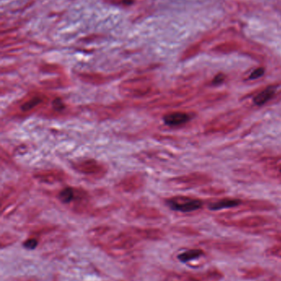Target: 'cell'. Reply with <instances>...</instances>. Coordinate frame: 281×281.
Instances as JSON below:
<instances>
[{
    "mask_svg": "<svg viewBox=\"0 0 281 281\" xmlns=\"http://www.w3.org/2000/svg\"><path fill=\"white\" fill-rule=\"evenodd\" d=\"M266 167L270 176L281 180V157L272 159V161H268Z\"/></svg>",
    "mask_w": 281,
    "mask_h": 281,
    "instance_id": "cell-15",
    "label": "cell"
},
{
    "mask_svg": "<svg viewBox=\"0 0 281 281\" xmlns=\"http://www.w3.org/2000/svg\"><path fill=\"white\" fill-rule=\"evenodd\" d=\"M146 182L144 174L142 173H132L123 177L116 184V189L119 193H134L143 188Z\"/></svg>",
    "mask_w": 281,
    "mask_h": 281,
    "instance_id": "cell-6",
    "label": "cell"
},
{
    "mask_svg": "<svg viewBox=\"0 0 281 281\" xmlns=\"http://www.w3.org/2000/svg\"><path fill=\"white\" fill-rule=\"evenodd\" d=\"M266 254L268 257L280 258L281 259V245H274L266 249Z\"/></svg>",
    "mask_w": 281,
    "mask_h": 281,
    "instance_id": "cell-20",
    "label": "cell"
},
{
    "mask_svg": "<svg viewBox=\"0 0 281 281\" xmlns=\"http://www.w3.org/2000/svg\"><path fill=\"white\" fill-rule=\"evenodd\" d=\"M38 241L34 240V239H30V240H26V241L24 242V246L26 248V249H30V250H32V249H35L38 246Z\"/></svg>",
    "mask_w": 281,
    "mask_h": 281,
    "instance_id": "cell-22",
    "label": "cell"
},
{
    "mask_svg": "<svg viewBox=\"0 0 281 281\" xmlns=\"http://www.w3.org/2000/svg\"><path fill=\"white\" fill-rule=\"evenodd\" d=\"M212 181L210 177L202 173H192L176 177L169 180V185L176 189H190L202 186Z\"/></svg>",
    "mask_w": 281,
    "mask_h": 281,
    "instance_id": "cell-2",
    "label": "cell"
},
{
    "mask_svg": "<svg viewBox=\"0 0 281 281\" xmlns=\"http://www.w3.org/2000/svg\"><path fill=\"white\" fill-rule=\"evenodd\" d=\"M80 77L85 82L92 84L95 86H99L102 84L106 83L108 81H110L108 77H101V76H96V75H92V76L88 74L81 75Z\"/></svg>",
    "mask_w": 281,
    "mask_h": 281,
    "instance_id": "cell-18",
    "label": "cell"
},
{
    "mask_svg": "<svg viewBox=\"0 0 281 281\" xmlns=\"http://www.w3.org/2000/svg\"><path fill=\"white\" fill-rule=\"evenodd\" d=\"M204 255H206V253L202 249H190V250L184 252L182 254H179L178 258V260L180 261L182 263H188L190 261L196 260V259L202 258Z\"/></svg>",
    "mask_w": 281,
    "mask_h": 281,
    "instance_id": "cell-14",
    "label": "cell"
},
{
    "mask_svg": "<svg viewBox=\"0 0 281 281\" xmlns=\"http://www.w3.org/2000/svg\"><path fill=\"white\" fill-rule=\"evenodd\" d=\"M202 246L230 255L242 254L248 249L246 244L241 242L224 241V240H207L200 243Z\"/></svg>",
    "mask_w": 281,
    "mask_h": 281,
    "instance_id": "cell-5",
    "label": "cell"
},
{
    "mask_svg": "<svg viewBox=\"0 0 281 281\" xmlns=\"http://www.w3.org/2000/svg\"><path fill=\"white\" fill-rule=\"evenodd\" d=\"M265 73V68L264 67H258L256 68L251 74L249 75L248 80H256L262 77Z\"/></svg>",
    "mask_w": 281,
    "mask_h": 281,
    "instance_id": "cell-21",
    "label": "cell"
},
{
    "mask_svg": "<svg viewBox=\"0 0 281 281\" xmlns=\"http://www.w3.org/2000/svg\"><path fill=\"white\" fill-rule=\"evenodd\" d=\"M266 271L260 267H254V268H246L242 271L241 277L244 280H256L262 277L265 274Z\"/></svg>",
    "mask_w": 281,
    "mask_h": 281,
    "instance_id": "cell-16",
    "label": "cell"
},
{
    "mask_svg": "<svg viewBox=\"0 0 281 281\" xmlns=\"http://www.w3.org/2000/svg\"><path fill=\"white\" fill-rule=\"evenodd\" d=\"M234 114H228L227 115H222L210 123L207 127L208 132H220V130H228V128L234 129L238 126L240 119Z\"/></svg>",
    "mask_w": 281,
    "mask_h": 281,
    "instance_id": "cell-9",
    "label": "cell"
},
{
    "mask_svg": "<svg viewBox=\"0 0 281 281\" xmlns=\"http://www.w3.org/2000/svg\"><path fill=\"white\" fill-rule=\"evenodd\" d=\"M192 119V115L189 113L183 111H174L165 114L164 122L169 127H178L188 123Z\"/></svg>",
    "mask_w": 281,
    "mask_h": 281,
    "instance_id": "cell-10",
    "label": "cell"
},
{
    "mask_svg": "<svg viewBox=\"0 0 281 281\" xmlns=\"http://www.w3.org/2000/svg\"><path fill=\"white\" fill-rule=\"evenodd\" d=\"M154 85L147 79H134L120 85V91L126 97L141 98L152 95Z\"/></svg>",
    "mask_w": 281,
    "mask_h": 281,
    "instance_id": "cell-1",
    "label": "cell"
},
{
    "mask_svg": "<svg viewBox=\"0 0 281 281\" xmlns=\"http://www.w3.org/2000/svg\"><path fill=\"white\" fill-rule=\"evenodd\" d=\"M218 223L228 227L240 228V229H258L263 227L269 223V219L262 216H252L240 219L238 221L220 219L217 220Z\"/></svg>",
    "mask_w": 281,
    "mask_h": 281,
    "instance_id": "cell-7",
    "label": "cell"
},
{
    "mask_svg": "<svg viewBox=\"0 0 281 281\" xmlns=\"http://www.w3.org/2000/svg\"><path fill=\"white\" fill-rule=\"evenodd\" d=\"M244 202L238 198H222L220 200L212 202L208 204V209L211 211H220V210L231 209L242 206Z\"/></svg>",
    "mask_w": 281,
    "mask_h": 281,
    "instance_id": "cell-12",
    "label": "cell"
},
{
    "mask_svg": "<svg viewBox=\"0 0 281 281\" xmlns=\"http://www.w3.org/2000/svg\"><path fill=\"white\" fill-rule=\"evenodd\" d=\"M34 178L43 184H54L66 181L68 177L66 172L57 169L38 170L34 174Z\"/></svg>",
    "mask_w": 281,
    "mask_h": 281,
    "instance_id": "cell-8",
    "label": "cell"
},
{
    "mask_svg": "<svg viewBox=\"0 0 281 281\" xmlns=\"http://www.w3.org/2000/svg\"><path fill=\"white\" fill-rule=\"evenodd\" d=\"M274 239H276L277 241L281 243V234H278V235H274Z\"/></svg>",
    "mask_w": 281,
    "mask_h": 281,
    "instance_id": "cell-24",
    "label": "cell"
},
{
    "mask_svg": "<svg viewBox=\"0 0 281 281\" xmlns=\"http://www.w3.org/2000/svg\"><path fill=\"white\" fill-rule=\"evenodd\" d=\"M72 168L76 172L92 177L94 179H101L106 174V168L94 159H81L72 163Z\"/></svg>",
    "mask_w": 281,
    "mask_h": 281,
    "instance_id": "cell-4",
    "label": "cell"
},
{
    "mask_svg": "<svg viewBox=\"0 0 281 281\" xmlns=\"http://www.w3.org/2000/svg\"><path fill=\"white\" fill-rule=\"evenodd\" d=\"M224 74L218 73V74L216 75L214 78L213 81H212V84H214V85H218V84L222 83V81H224Z\"/></svg>",
    "mask_w": 281,
    "mask_h": 281,
    "instance_id": "cell-23",
    "label": "cell"
},
{
    "mask_svg": "<svg viewBox=\"0 0 281 281\" xmlns=\"http://www.w3.org/2000/svg\"><path fill=\"white\" fill-rule=\"evenodd\" d=\"M166 204L170 209L182 213H190L202 209L203 202L198 198H190L188 196H175L166 198Z\"/></svg>",
    "mask_w": 281,
    "mask_h": 281,
    "instance_id": "cell-3",
    "label": "cell"
},
{
    "mask_svg": "<svg viewBox=\"0 0 281 281\" xmlns=\"http://www.w3.org/2000/svg\"></svg>",
    "mask_w": 281,
    "mask_h": 281,
    "instance_id": "cell-25",
    "label": "cell"
},
{
    "mask_svg": "<svg viewBox=\"0 0 281 281\" xmlns=\"http://www.w3.org/2000/svg\"><path fill=\"white\" fill-rule=\"evenodd\" d=\"M44 96L42 95H30L20 105V110L24 112L25 114L30 113L33 111L34 109H36L38 106H40L44 101Z\"/></svg>",
    "mask_w": 281,
    "mask_h": 281,
    "instance_id": "cell-13",
    "label": "cell"
},
{
    "mask_svg": "<svg viewBox=\"0 0 281 281\" xmlns=\"http://www.w3.org/2000/svg\"><path fill=\"white\" fill-rule=\"evenodd\" d=\"M278 85H270L259 91L256 95L253 98V103L258 106H262L266 105L270 100H272L274 98V95L276 93Z\"/></svg>",
    "mask_w": 281,
    "mask_h": 281,
    "instance_id": "cell-11",
    "label": "cell"
},
{
    "mask_svg": "<svg viewBox=\"0 0 281 281\" xmlns=\"http://www.w3.org/2000/svg\"><path fill=\"white\" fill-rule=\"evenodd\" d=\"M224 277L222 272H220L216 268H211V269L207 271L204 274L202 275V278L204 281H217L222 279Z\"/></svg>",
    "mask_w": 281,
    "mask_h": 281,
    "instance_id": "cell-19",
    "label": "cell"
},
{
    "mask_svg": "<svg viewBox=\"0 0 281 281\" xmlns=\"http://www.w3.org/2000/svg\"><path fill=\"white\" fill-rule=\"evenodd\" d=\"M75 193L76 188H66L62 189L58 194V198L61 202L64 204H68L70 202H73L75 198Z\"/></svg>",
    "mask_w": 281,
    "mask_h": 281,
    "instance_id": "cell-17",
    "label": "cell"
}]
</instances>
